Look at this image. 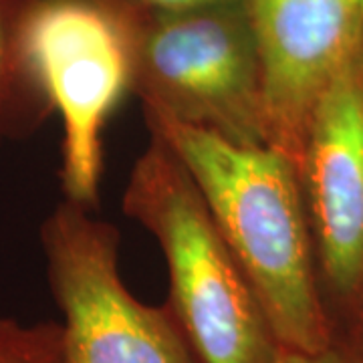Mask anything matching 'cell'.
<instances>
[{
	"mask_svg": "<svg viewBox=\"0 0 363 363\" xmlns=\"http://www.w3.org/2000/svg\"><path fill=\"white\" fill-rule=\"evenodd\" d=\"M274 363H363V321L335 325L329 345L317 351L281 347Z\"/></svg>",
	"mask_w": 363,
	"mask_h": 363,
	"instance_id": "obj_10",
	"label": "cell"
},
{
	"mask_svg": "<svg viewBox=\"0 0 363 363\" xmlns=\"http://www.w3.org/2000/svg\"><path fill=\"white\" fill-rule=\"evenodd\" d=\"M104 9L117 14L123 23L133 25L152 16L172 13H184L192 9H202L224 0H95Z\"/></svg>",
	"mask_w": 363,
	"mask_h": 363,
	"instance_id": "obj_11",
	"label": "cell"
},
{
	"mask_svg": "<svg viewBox=\"0 0 363 363\" xmlns=\"http://www.w3.org/2000/svg\"><path fill=\"white\" fill-rule=\"evenodd\" d=\"M121 202L164 252L168 305L200 363H274L281 345L247 274L192 176L156 133Z\"/></svg>",
	"mask_w": 363,
	"mask_h": 363,
	"instance_id": "obj_2",
	"label": "cell"
},
{
	"mask_svg": "<svg viewBox=\"0 0 363 363\" xmlns=\"http://www.w3.org/2000/svg\"><path fill=\"white\" fill-rule=\"evenodd\" d=\"M28 6L30 0H0V150L55 113L26 45Z\"/></svg>",
	"mask_w": 363,
	"mask_h": 363,
	"instance_id": "obj_8",
	"label": "cell"
},
{
	"mask_svg": "<svg viewBox=\"0 0 363 363\" xmlns=\"http://www.w3.org/2000/svg\"><path fill=\"white\" fill-rule=\"evenodd\" d=\"M257 37L267 145L298 166L313 109L363 49V0H248Z\"/></svg>",
	"mask_w": 363,
	"mask_h": 363,
	"instance_id": "obj_7",
	"label": "cell"
},
{
	"mask_svg": "<svg viewBox=\"0 0 363 363\" xmlns=\"http://www.w3.org/2000/svg\"><path fill=\"white\" fill-rule=\"evenodd\" d=\"M26 45L63 121V198L93 210L99 202L105 121L131 91L130 28L95 0H30Z\"/></svg>",
	"mask_w": 363,
	"mask_h": 363,
	"instance_id": "obj_5",
	"label": "cell"
},
{
	"mask_svg": "<svg viewBox=\"0 0 363 363\" xmlns=\"http://www.w3.org/2000/svg\"><path fill=\"white\" fill-rule=\"evenodd\" d=\"M63 363H200L169 305L133 297L119 274V234L63 198L40 226Z\"/></svg>",
	"mask_w": 363,
	"mask_h": 363,
	"instance_id": "obj_4",
	"label": "cell"
},
{
	"mask_svg": "<svg viewBox=\"0 0 363 363\" xmlns=\"http://www.w3.org/2000/svg\"><path fill=\"white\" fill-rule=\"evenodd\" d=\"M0 363H63L61 323H23L0 315Z\"/></svg>",
	"mask_w": 363,
	"mask_h": 363,
	"instance_id": "obj_9",
	"label": "cell"
},
{
	"mask_svg": "<svg viewBox=\"0 0 363 363\" xmlns=\"http://www.w3.org/2000/svg\"><path fill=\"white\" fill-rule=\"evenodd\" d=\"M196 182L281 347L323 350L335 335L325 305L298 166L271 145H240L143 109Z\"/></svg>",
	"mask_w": 363,
	"mask_h": 363,
	"instance_id": "obj_1",
	"label": "cell"
},
{
	"mask_svg": "<svg viewBox=\"0 0 363 363\" xmlns=\"http://www.w3.org/2000/svg\"><path fill=\"white\" fill-rule=\"evenodd\" d=\"M298 176L321 291L335 325L363 321V49L327 87L305 131Z\"/></svg>",
	"mask_w": 363,
	"mask_h": 363,
	"instance_id": "obj_6",
	"label": "cell"
},
{
	"mask_svg": "<svg viewBox=\"0 0 363 363\" xmlns=\"http://www.w3.org/2000/svg\"><path fill=\"white\" fill-rule=\"evenodd\" d=\"M128 28L131 91L142 109L240 145H267L262 67L248 0L160 14Z\"/></svg>",
	"mask_w": 363,
	"mask_h": 363,
	"instance_id": "obj_3",
	"label": "cell"
}]
</instances>
